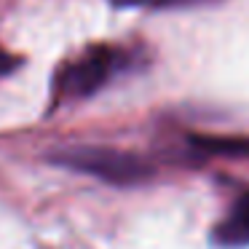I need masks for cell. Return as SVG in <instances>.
Segmentation results:
<instances>
[{"label": "cell", "instance_id": "277c9868", "mask_svg": "<svg viewBox=\"0 0 249 249\" xmlns=\"http://www.w3.org/2000/svg\"><path fill=\"white\" fill-rule=\"evenodd\" d=\"M118 8H177V6H193L204 0H110Z\"/></svg>", "mask_w": 249, "mask_h": 249}, {"label": "cell", "instance_id": "5b68a950", "mask_svg": "<svg viewBox=\"0 0 249 249\" xmlns=\"http://www.w3.org/2000/svg\"><path fill=\"white\" fill-rule=\"evenodd\" d=\"M19 67V56L8 54L6 49H0V78L8 75V72H14Z\"/></svg>", "mask_w": 249, "mask_h": 249}, {"label": "cell", "instance_id": "6da1fadb", "mask_svg": "<svg viewBox=\"0 0 249 249\" xmlns=\"http://www.w3.org/2000/svg\"><path fill=\"white\" fill-rule=\"evenodd\" d=\"M137 65V51L124 46H89L75 59L65 62L54 75L51 107H62L65 102H78L97 94L105 83L115 81Z\"/></svg>", "mask_w": 249, "mask_h": 249}, {"label": "cell", "instance_id": "7a4b0ae2", "mask_svg": "<svg viewBox=\"0 0 249 249\" xmlns=\"http://www.w3.org/2000/svg\"><path fill=\"white\" fill-rule=\"evenodd\" d=\"M62 166H72L83 174H94L115 185H131L150 177L153 169L140 156H131L124 150H110V147H70L54 158Z\"/></svg>", "mask_w": 249, "mask_h": 249}, {"label": "cell", "instance_id": "3957f363", "mask_svg": "<svg viewBox=\"0 0 249 249\" xmlns=\"http://www.w3.org/2000/svg\"><path fill=\"white\" fill-rule=\"evenodd\" d=\"M212 241L222 249H241L249 247V190L236 196L228 214L212 231Z\"/></svg>", "mask_w": 249, "mask_h": 249}]
</instances>
